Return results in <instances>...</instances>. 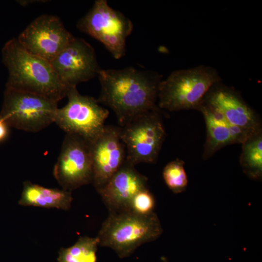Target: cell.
I'll use <instances>...</instances> for the list:
<instances>
[{
    "label": "cell",
    "instance_id": "14",
    "mask_svg": "<svg viewBox=\"0 0 262 262\" xmlns=\"http://www.w3.org/2000/svg\"><path fill=\"white\" fill-rule=\"evenodd\" d=\"M126 160L98 192L109 213L129 211L133 197L147 188V178Z\"/></svg>",
    "mask_w": 262,
    "mask_h": 262
},
{
    "label": "cell",
    "instance_id": "16",
    "mask_svg": "<svg viewBox=\"0 0 262 262\" xmlns=\"http://www.w3.org/2000/svg\"><path fill=\"white\" fill-rule=\"evenodd\" d=\"M72 200L71 191L46 188L27 181L24 182L19 204L21 206L67 210L71 207Z\"/></svg>",
    "mask_w": 262,
    "mask_h": 262
},
{
    "label": "cell",
    "instance_id": "17",
    "mask_svg": "<svg viewBox=\"0 0 262 262\" xmlns=\"http://www.w3.org/2000/svg\"><path fill=\"white\" fill-rule=\"evenodd\" d=\"M242 145L240 163L244 173L252 180H260L262 176V130L251 134Z\"/></svg>",
    "mask_w": 262,
    "mask_h": 262
},
{
    "label": "cell",
    "instance_id": "11",
    "mask_svg": "<svg viewBox=\"0 0 262 262\" xmlns=\"http://www.w3.org/2000/svg\"><path fill=\"white\" fill-rule=\"evenodd\" d=\"M50 63L69 87L98 76L101 69L93 47L84 39L76 37Z\"/></svg>",
    "mask_w": 262,
    "mask_h": 262
},
{
    "label": "cell",
    "instance_id": "21",
    "mask_svg": "<svg viewBox=\"0 0 262 262\" xmlns=\"http://www.w3.org/2000/svg\"><path fill=\"white\" fill-rule=\"evenodd\" d=\"M8 125L0 118V142L3 140L8 134Z\"/></svg>",
    "mask_w": 262,
    "mask_h": 262
},
{
    "label": "cell",
    "instance_id": "20",
    "mask_svg": "<svg viewBox=\"0 0 262 262\" xmlns=\"http://www.w3.org/2000/svg\"><path fill=\"white\" fill-rule=\"evenodd\" d=\"M155 199L147 188L138 192L132 198L129 211L140 215L153 213Z\"/></svg>",
    "mask_w": 262,
    "mask_h": 262
},
{
    "label": "cell",
    "instance_id": "10",
    "mask_svg": "<svg viewBox=\"0 0 262 262\" xmlns=\"http://www.w3.org/2000/svg\"><path fill=\"white\" fill-rule=\"evenodd\" d=\"M74 37L57 16L46 14L32 21L16 39L28 52L50 62Z\"/></svg>",
    "mask_w": 262,
    "mask_h": 262
},
{
    "label": "cell",
    "instance_id": "13",
    "mask_svg": "<svg viewBox=\"0 0 262 262\" xmlns=\"http://www.w3.org/2000/svg\"><path fill=\"white\" fill-rule=\"evenodd\" d=\"M202 103L233 126L253 131L262 130L256 113L236 90L221 82L210 89Z\"/></svg>",
    "mask_w": 262,
    "mask_h": 262
},
{
    "label": "cell",
    "instance_id": "19",
    "mask_svg": "<svg viewBox=\"0 0 262 262\" xmlns=\"http://www.w3.org/2000/svg\"><path fill=\"white\" fill-rule=\"evenodd\" d=\"M184 163L176 159L168 163L163 171L164 180L170 190L175 194L183 192L188 184V178L184 169Z\"/></svg>",
    "mask_w": 262,
    "mask_h": 262
},
{
    "label": "cell",
    "instance_id": "5",
    "mask_svg": "<svg viewBox=\"0 0 262 262\" xmlns=\"http://www.w3.org/2000/svg\"><path fill=\"white\" fill-rule=\"evenodd\" d=\"M57 104L39 95L6 88L0 118L8 127L38 132L54 122Z\"/></svg>",
    "mask_w": 262,
    "mask_h": 262
},
{
    "label": "cell",
    "instance_id": "6",
    "mask_svg": "<svg viewBox=\"0 0 262 262\" xmlns=\"http://www.w3.org/2000/svg\"><path fill=\"white\" fill-rule=\"evenodd\" d=\"M160 111L159 108L148 111L120 127L126 160L130 164L156 162L166 135Z\"/></svg>",
    "mask_w": 262,
    "mask_h": 262
},
{
    "label": "cell",
    "instance_id": "2",
    "mask_svg": "<svg viewBox=\"0 0 262 262\" xmlns=\"http://www.w3.org/2000/svg\"><path fill=\"white\" fill-rule=\"evenodd\" d=\"M2 61L8 71L6 88L39 95L57 102L66 97L69 87L50 62L28 52L16 38L3 47Z\"/></svg>",
    "mask_w": 262,
    "mask_h": 262
},
{
    "label": "cell",
    "instance_id": "4",
    "mask_svg": "<svg viewBox=\"0 0 262 262\" xmlns=\"http://www.w3.org/2000/svg\"><path fill=\"white\" fill-rule=\"evenodd\" d=\"M221 81L217 71L210 66L175 70L160 83L158 106L170 112L197 110L210 89Z\"/></svg>",
    "mask_w": 262,
    "mask_h": 262
},
{
    "label": "cell",
    "instance_id": "12",
    "mask_svg": "<svg viewBox=\"0 0 262 262\" xmlns=\"http://www.w3.org/2000/svg\"><path fill=\"white\" fill-rule=\"evenodd\" d=\"M93 176L97 191L102 188L126 160V148L119 126L105 125L100 135L90 143Z\"/></svg>",
    "mask_w": 262,
    "mask_h": 262
},
{
    "label": "cell",
    "instance_id": "3",
    "mask_svg": "<svg viewBox=\"0 0 262 262\" xmlns=\"http://www.w3.org/2000/svg\"><path fill=\"white\" fill-rule=\"evenodd\" d=\"M157 214L140 215L131 211L109 213L97 236L99 246L112 249L121 259L142 245L157 240L163 233Z\"/></svg>",
    "mask_w": 262,
    "mask_h": 262
},
{
    "label": "cell",
    "instance_id": "18",
    "mask_svg": "<svg viewBox=\"0 0 262 262\" xmlns=\"http://www.w3.org/2000/svg\"><path fill=\"white\" fill-rule=\"evenodd\" d=\"M98 246L97 237H81L71 246L60 250L58 262H97V251Z\"/></svg>",
    "mask_w": 262,
    "mask_h": 262
},
{
    "label": "cell",
    "instance_id": "7",
    "mask_svg": "<svg viewBox=\"0 0 262 262\" xmlns=\"http://www.w3.org/2000/svg\"><path fill=\"white\" fill-rule=\"evenodd\" d=\"M81 32L101 42L116 59L126 52L127 37L133 30L131 21L111 7L106 0H96L89 11L77 23Z\"/></svg>",
    "mask_w": 262,
    "mask_h": 262
},
{
    "label": "cell",
    "instance_id": "1",
    "mask_svg": "<svg viewBox=\"0 0 262 262\" xmlns=\"http://www.w3.org/2000/svg\"><path fill=\"white\" fill-rule=\"evenodd\" d=\"M98 77L101 89L97 100L112 110L119 127L159 108L156 103L162 76L158 73L130 67L101 69Z\"/></svg>",
    "mask_w": 262,
    "mask_h": 262
},
{
    "label": "cell",
    "instance_id": "15",
    "mask_svg": "<svg viewBox=\"0 0 262 262\" xmlns=\"http://www.w3.org/2000/svg\"><path fill=\"white\" fill-rule=\"evenodd\" d=\"M197 110L203 115L207 130L203 154L205 159L210 158L225 146L234 144H242L249 136L258 131H248L231 125L219 113L203 103Z\"/></svg>",
    "mask_w": 262,
    "mask_h": 262
},
{
    "label": "cell",
    "instance_id": "9",
    "mask_svg": "<svg viewBox=\"0 0 262 262\" xmlns=\"http://www.w3.org/2000/svg\"><path fill=\"white\" fill-rule=\"evenodd\" d=\"M53 173L65 190L71 192L92 183L90 143L78 135L66 133Z\"/></svg>",
    "mask_w": 262,
    "mask_h": 262
},
{
    "label": "cell",
    "instance_id": "8",
    "mask_svg": "<svg viewBox=\"0 0 262 262\" xmlns=\"http://www.w3.org/2000/svg\"><path fill=\"white\" fill-rule=\"evenodd\" d=\"M67 104L58 108L54 122L66 133L78 135L90 143L102 133L109 111L97 99L81 94L77 86L70 87Z\"/></svg>",
    "mask_w": 262,
    "mask_h": 262
}]
</instances>
